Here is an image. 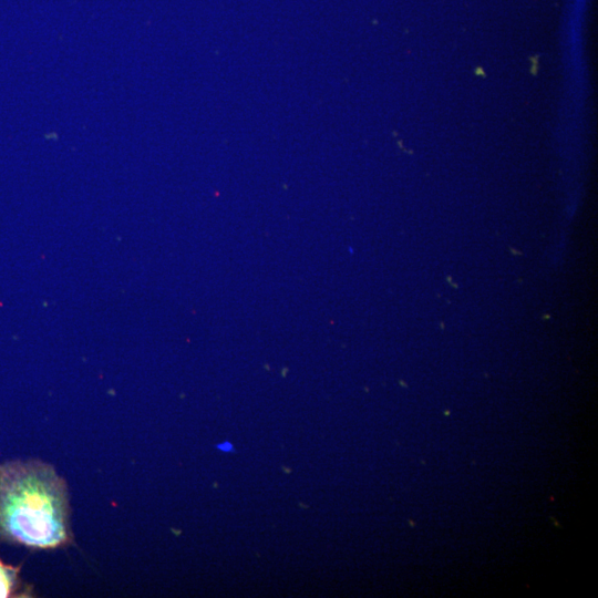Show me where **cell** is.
<instances>
[{
    "mask_svg": "<svg viewBox=\"0 0 598 598\" xmlns=\"http://www.w3.org/2000/svg\"><path fill=\"white\" fill-rule=\"evenodd\" d=\"M0 542L32 550L74 543L68 484L51 464L0 463Z\"/></svg>",
    "mask_w": 598,
    "mask_h": 598,
    "instance_id": "1",
    "label": "cell"
},
{
    "mask_svg": "<svg viewBox=\"0 0 598 598\" xmlns=\"http://www.w3.org/2000/svg\"><path fill=\"white\" fill-rule=\"evenodd\" d=\"M22 565L6 564L0 558V598L31 597L32 586L23 582L20 577Z\"/></svg>",
    "mask_w": 598,
    "mask_h": 598,
    "instance_id": "2",
    "label": "cell"
}]
</instances>
